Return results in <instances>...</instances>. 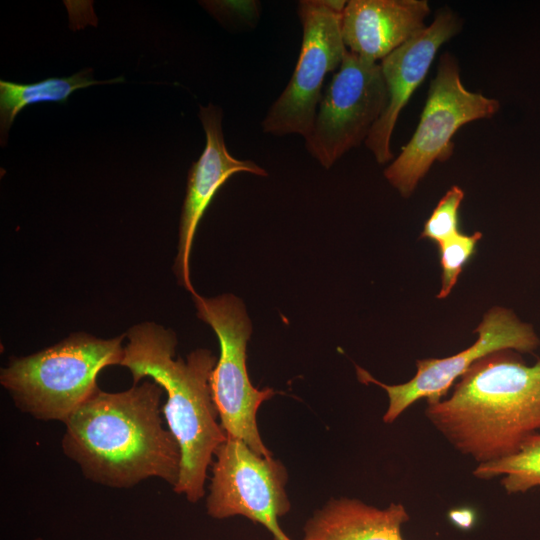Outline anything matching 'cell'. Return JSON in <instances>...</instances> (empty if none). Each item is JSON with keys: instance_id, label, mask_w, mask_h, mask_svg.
Listing matches in <instances>:
<instances>
[{"instance_id": "obj_1", "label": "cell", "mask_w": 540, "mask_h": 540, "mask_svg": "<svg viewBox=\"0 0 540 540\" xmlns=\"http://www.w3.org/2000/svg\"><path fill=\"white\" fill-rule=\"evenodd\" d=\"M162 393L153 380L116 393L98 389L64 422V454L103 486L132 488L156 477L174 488L181 452L163 427Z\"/></svg>"}, {"instance_id": "obj_2", "label": "cell", "mask_w": 540, "mask_h": 540, "mask_svg": "<svg viewBox=\"0 0 540 540\" xmlns=\"http://www.w3.org/2000/svg\"><path fill=\"white\" fill-rule=\"evenodd\" d=\"M425 415L478 464L512 455L540 431V361L527 365L513 350L488 354L459 378L447 399L428 404Z\"/></svg>"}, {"instance_id": "obj_3", "label": "cell", "mask_w": 540, "mask_h": 540, "mask_svg": "<svg viewBox=\"0 0 540 540\" xmlns=\"http://www.w3.org/2000/svg\"><path fill=\"white\" fill-rule=\"evenodd\" d=\"M127 344L120 366L137 385L144 378L157 383L167 395L161 409L181 452L177 484L173 490L197 503L205 495V481L213 455L227 439L218 423L210 375L217 359L208 349L193 350L175 359V333L154 322L136 324L125 333Z\"/></svg>"}, {"instance_id": "obj_4", "label": "cell", "mask_w": 540, "mask_h": 540, "mask_svg": "<svg viewBox=\"0 0 540 540\" xmlns=\"http://www.w3.org/2000/svg\"><path fill=\"white\" fill-rule=\"evenodd\" d=\"M124 338L125 333L111 339L73 333L34 354L10 357L0 383L22 412L64 423L99 389L100 371L121 364Z\"/></svg>"}, {"instance_id": "obj_5", "label": "cell", "mask_w": 540, "mask_h": 540, "mask_svg": "<svg viewBox=\"0 0 540 540\" xmlns=\"http://www.w3.org/2000/svg\"><path fill=\"white\" fill-rule=\"evenodd\" d=\"M197 317L211 326L220 345V357L210 375L212 399L227 438L243 441L255 453L271 457L259 434L256 414L271 399V388H255L248 375L246 347L252 332L243 302L232 294L193 296Z\"/></svg>"}, {"instance_id": "obj_6", "label": "cell", "mask_w": 540, "mask_h": 540, "mask_svg": "<svg viewBox=\"0 0 540 540\" xmlns=\"http://www.w3.org/2000/svg\"><path fill=\"white\" fill-rule=\"evenodd\" d=\"M498 100L468 90L461 81L457 60L440 57L419 123L400 154L384 170L387 181L405 198L416 189L434 162L448 160L453 136L464 125L495 115Z\"/></svg>"}, {"instance_id": "obj_7", "label": "cell", "mask_w": 540, "mask_h": 540, "mask_svg": "<svg viewBox=\"0 0 540 540\" xmlns=\"http://www.w3.org/2000/svg\"><path fill=\"white\" fill-rule=\"evenodd\" d=\"M345 1L302 0L298 17L303 35L294 72L261 122L264 133L275 136L311 133L322 99L325 76L338 70L347 48L341 32Z\"/></svg>"}, {"instance_id": "obj_8", "label": "cell", "mask_w": 540, "mask_h": 540, "mask_svg": "<svg viewBox=\"0 0 540 540\" xmlns=\"http://www.w3.org/2000/svg\"><path fill=\"white\" fill-rule=\"evenodd\" d=\"M388 93L380 64L347 50L319 103L305 147L324 168L367 139Z\"/></svg>"}, {"instance_id": "obj_9", "label": "cell", "mask_w": 540, "mask_h": 540, "mask_svg": "<svg viewBox=\"0 0 540 540\" xmlns=\"http://www.w3.org/2000/svg\"><path fill=\"white\" fill-rule=\"evenodd\" d=\"M206 509L214 519L236 515L262 524L273 540H291L279 517L290 510L284 465L255 453L243 441L227 438L216 450Z\"/></svg>"}, {"instance_id": "obj_10", "label": "cell", "mask_w": 540, "mask_h": 540, "mask_svg": "<svg viewBox=\"0 0 540 540\" xmlns=\"http://www.w3.org/2000/svg\"><path fill=\"white\" fill-rule=\"evenodd\" d=\"M477 340L467 349L446 358H425L416 361L415 376L402 384L387 385L356 367L361 383H373L388 395V408L383 421L393 423L408 407L425 398L428 404L442 400L454 382L478 360L500 350L531 353L540 345L533 326L521 321L512 310L491 308L474 331Z\"/></svg>"}, {"instance_id": "obj_11", "label": "cell", "mask_w": 540, "mask_h": 540, "mask_svg": "<svg viewBox=\"0 0 540 540\" xmlns=\"http://www.w3.org/2000/svg\"><path fill=\"white\" fill-rule=\"evenodd\" d=\"M199 119L202 123L206 144L187 177L186 194L179 223L178 252L174 272L178 283L192 296L196 291L190 279V254L199 222L212 202L217 191L236 173L267 176V171L251 160L233 157L225 144L222 131V109L213 105L200 106Z\"/></svg>"}, {"instance_id": "obj_12", "label": "cell", "mask_w": 540, "mask_h": 540, "mask_svg": "<svg viewBox=\"0 0 540 540\" xmlns=\"http://www.w3.org/2000/svg\"><path fill=\"white\" fill-rule=\"evenodd\" d=\"M460 27L457 15L444 8L436 13L429 26L381 60L388 103L364 142L379 164L393 159L391 137L402 109L426 77L439 48Z\"/></svg>"}, {"instance_id": "obj_13", "label": "cell", "mask_w": 540, "mask_h": 540, "mask_svg": "<svg viewBox=\"0 0 540 540\" xmlns=\"http://www.w3.org/2000/svg\"><path fill=\"white\" fill-rule=\"evenodd\" d=\"M430 14L426 0H350L341 15L348 51L382 60L421 30Z\"/></svg>"}, {"instance_id": "obj_14", "label": "cell", "mask_w": 540, "mask_h": 540, "mask_svg": "<svg viewBox=\"0 0 540 540\" xmlns=\"http://www.w3.org/2000/svg\"><path fill=\"white\" fill-rule=\"evenodd\" d=\"M409 519L401 503L379 509L358 499H331L307 520L302 540H404L401 528Z\"/></svg>"}, {"instance_id": "obj_15", "label": "cell", "mask_w": 540, "mask_h": 540, "mask_svg": "<svg viewBox=\"0 0 540 540\" xmlns=\"http://www.w3.org/2000/svg\"><path fill=\"white\" fill-rule=\"evenodd\" d=\"M91 68L83 69L72 76L50 77L35 83H16L0 80V132L1 141L6 140L8 131L16 116L26 106L44 103H66L69 96L78 89L92 85L123 82V77L97 81L93 79Z\"/></svg>"}, {"instance_id": "obj_16", "label": "cell", "mask_w": 540, "mask_h": 540, "mask_svg": "<svg viewBox=\"0 0 540 540\" xmlns=\"http://www.w3.org/2000/svg\"><path fill=\"white\" fill-rule=\"evenodd\" d=\"M473 475L483 480L502 476L501 485L508 494L540 488V431L528 437L512 455L478 464Z\"/></svg>"}, {"instance_id": "obj_17", "label": "cell", "mask_w": 540, "mask_h": 540, "mask_svg": "<svg viewBox=\"0 0 540 540\" xmlns=\"http://www.w3.org/2000/svg\"><path fill=\"white\" fill-rule=\"evenodd\" d=\"M481 238L482 233L479 231L473 234L460 232L437 245L442 269L441 289L437 298L444 299L451 293L465 265L474 255Z\"/></svg>"}, {"instance_id": "obj_18", "label": "cell", "mask_w": 540, "mask_h": 540, "mask_svg": "<svg viewBox=\"0 0 540 540\" xmlns=\"http://www.w3.org/2000/svg\"><path fill=\"white\" fill-rule=\"evenodd\" d=\"M464 195L459 186H452L426 220L420 237L439 245L460 233L459 208Z\"/></svg>"}, {"instance_id": "obj_19", "label": "cell", "mask_w": 540, "mask_h": 540, "mask_svg": "<svg viewBox=\"0 0 540 540\" xmlns=\"http://www.w3.org/2000/svg\"><path fill=\"white\" fill-rule=\"evenodd\" d=\"M33 540H44V539H42V538H40V537H37V538H35V539H33Z\"/></svg>"}]
</instances>
